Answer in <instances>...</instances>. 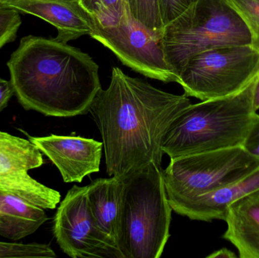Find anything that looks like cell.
<instances>
[{
	"mask_svg": "<svg viewBox=\"0 0 259 258\" xmlns=\"http://www.w3.org/2000/svg\"><path fill=\"white\" fill-rule=\"evenodd\" d=\"M191 105L175 95L112 69L110 84L90 107L103 138L108 175H124L149 163L161 167L162 144L174 120Z\"/></svg>",
	"mask_w": 259,
	"mask_h": 258,
	"instance_id": "cell-1",
	"label": "cell"
},
{
	"mask_svg": "<svg viewBox=\"0 0 259 258\" xmlns=\"http://www.w3.org/2000/svg\"><path fill=\"white\" fill-rule=\"evenodd\" d=\"M7 66L20 104L46 116L84 115L102 89L94 59L55 39L24 36Z\"/></svg>",
	"mask_w": 259,
	"mask_h": 258,
	"instance_id": "cell-2",
	"label": "cell"
},
{
	"mask_svg": "<svg viewBox=\"0 0 259 258\" xmlns=\"http://www.w3.org/2000/svg\"><path fill=\"white\" fill-rule=\"evenodd\" d=\"M121 179L118 250L122 258H159L170 236L173 211L163 170L151 162Z\"/></svg>",
	"mask_w": 259,
	"mask_h": 258,
	"instance_id": "cell-3",
	"label": "cell"
},
{
	"mask_svg": "<svg viewBox=\"0 0 259 258\" xmlns=\"http://www.w3.org/2000/svg\"><path fill=\"white\" fill-rule=\"evenodd\" d=\"M256 77L237 93L186 108L167 129L163 152L171 159L241 146L256 113L252 104Z\"/></svg>",
	"mask_w": 259,
	"mask_h": 258,
	"instance_id": "cell-4",
	"label": "cell"
},
{
	"mask_svg": "<svg viewBox=\"0 0 259 258\" xmlns=\"http://www.w3.org/2000/svg\"><path fill=\"white\" fill-rule=\"evenodd\" d=\"M160 41L166 62L178 77L187 59L197 53L252 45L249 29L228 0H196L164 27Z\"/></svg>",
	"mask_w": 259,
	"mask_h": 258,
	"instance_id": "cell-5",
	"label": "cell"
},
{
	"mask_svg": "<svg viewBox=\"0 0 259 258\" xmlns=\"http://www.w3.org/2000/svg\"><path fill=\"white\" fill-rule=\"evenodd\" d=\"M258 168V159L239 146L171 159L163 178L171 204L229 186Z\"/></svg>",
	"mask_w": 259,
	"mask_h": 258,
	"instance_id": "cell-6",
	"label": "cell"
},
{
	"mask_svg": "<svg viewBox=\"0 0 259 258\" xmlns=\"http://www.w3.org/2000/svg\"><path fill=\"white\" fill-rule=\"evenodd\" d=\"M259 71V53L252 45L219 47L187 59L179 76L185 95L202 101L243 90Z\"/></svg>",
	"mask_w": 259,
	"mask_h": 258,
	"instance_id": "cell-7",
	"label": "cell"
},
{
	"mask_svg": "<svg viewBox=\"0 0 259 258\" xmlns=\"http://www.w3.org/2000/svg\"><path fill=\"white\" fill-rule=\"evenodd\" d=\"M92 38L113 51L123 64L143 75L164 83L179 82V77L166 62L161 37L132 16L128 4L118 24L106 27L98 24Z\"/></svg>",
	"mask_w": 259,
	"mask_h": 258,
	"instance_id": "cell-8",
	"label": "cell"
},
{
	"mask_svg": "<svg viewBox=\"0 0 259 258\" xmlns=\"http://www.w3.org/2000/svg\"><path fill=\"white\" fill-rule=\"evenodd\" d=\"M88 192V186H74L60 203L53 225L56 242L72 258H122L117 245L97 227Z\"/></svg>",
	"mask_w": 259,
	"mask_h": 258,
	"instance_id": "cell-9",
	"label": "cell"
},
{
	"mask_svg": "<svg viewBox=\"0 0 259 258\" xmlns=\"http://www.w3.org/2000/svg\"><path fill=\"white\" fill-rule=\"evenodd\" d=\"M44 165L39 148L30 140L0 131V191L13 194L44 210L60 202L58 191L29 175Z\"/></svg>",
	"mask_w": 259,
	"mask_h": 258,
	"instance_id": "cell-10",
	"label": "cell"
},
{
	"mask_svg": "<svg viewBox=\"0 0 259 258\" xmlns=\"http://www.w3.org/2000/svg\"><path fill=\"white\" fill-rule=\"evenodd\" d=\"M29 140L54 164L65 183H81L86 176L100 171L103 142L57 135L30 136Z\"/></svg>",
	"mask_w": 259,
	"mask_h": 258,
	"instance_id": "cell-11",
	"label": "cell"
},
{
	"mask_svg": "<svg viewBox=\"0 0 259 258\" xmlns=\"http://www.w3.org/2000/svg\"><path fill=\"white\" fill-rule=\"evenodd\" d=\"M0 6L47 21L57 29L55 39L63 43L84 35L92 37L98 27V21L80 0H2Z\"/></svg>",
	"mask_w": 259,
	"mask_h": 258,
	"instance_id": "cell-12",
	"label": "cell"
},
{
	"mask_svg": "<svg viewBox=\"0 0 259 258\" xmlns=\"http://www.w3.org/2000/svg\"><path fill=\"white\" fill-rule=\"evenodd\" d=\"M258 189L259 168L229 186L170 204L173 212L193 221H224L227 210L233 202Z\"/></svg>",
	"mask_w": 259,
	"mask_h": 258,
	"instance_id": "cell-13",
	"label": "cell"
},
{
	"mask_svg": "<svg viewBox=\"0 0 259 258\" xmlns=\"http://www.w3.org/2000/svg\"><path fill=\"white\" fill-rule=\"evenodd\" d=\"M223 238L235 246L240 258H259V189L228 207Z\"/></svg>",
	"mask_w": 259,
	"mask_h": 258,
	"instance_id": "cell-14",
	"label": "cell"
},
{
	"mask_svg": "<svg viewBox=\"0 0 259 258\" xmlns=\"http://www.w3.org/2000/svg\"><path fill=\"white\" fill-rule=\"evenodd\" d=\"M47 220L44 209L0 191V236L17 242L34 233Z\"/></svg>",
	"mask_w": 259,
	"mask_h": 258,
	"instance_id": "cell-15",
	"label": "cell"
},
{
	"mask_svg": "<svg viewBox=\"0 0 259 258\" xmlns=\"http://www.w3.org/2000/svg\"><path fill=\"white\" fill-rule=\"evenodd\" d=\"M121 190V179L118 176L98 178L88 185V201L96 224L116 245Z\"/></svg>",
	"mask_w": 259,
	"mask_h": 258,
	"instance_id": "cell-16",
	"label": "cell"
},
{
	"mask_svg": "<svg viewBox=\"0 0 259 258\" xmlns=\"http://www.w3.org/2000/svg\"><path fill=\"white\" fill-rule=\"evenodd\" d=\"M83 7L103 27L118 24L127 6V0H80Z\"/></svg>",
	"mask_w": 259,
	"mask_h": 258,
	"instance_id": "cell-17",
	"label": "cell"
},
{
	"mask_svg": "<svg viewBox=\"0 0 259 258\" xmlns=\"http://www.w3.org/2000/svg\"><path fill=\"white\" fill-rule=\"evenodd\" d=\"M132 16L154 34L161 37L164 30L158 0H127Z\"/></svg>",
	"mask_w": 259,
	"mask_h": 258,
	"instance_id": "cell-18",
	"label": "cell"
},
{
	"mask_svg": "<svg viewBox=\"0 0 259 258\" xmlns=\"http://www.w3.org/2000/svg\"><path fill=\"white\" fill-rule=\"evenodd\" d=\"M56 257V253L46 244H23L0 242V258Z\"/></svg>",
	"mask_w": 259,
	"mask_h": 258,
	"instance_id": "cell-19",
	"label": "cell"
},
{
	"mask_svg": "<svg viewBox=\"0 0 259 258\" xmlns=\"http://www.w3.org/2000/svg\"><path fill=\"white\" fill-rule=\"evenodd\" d=\"M246 24L252 46L259 53V0H228Z\"/></svg>",
	"mask_w": 259,
	"mask_h": 258,
	"instance_id": "cell-20",
	"label": "cell"
},
{
	"mask_svg": "<svg viewBox=\"0 0 259 258\" xmlns=\"http://www.w3.org/2000/svg\"><path fill=\"white\" fill-rule=\"evenodd\" d=\"M21 24V18L18 11L0 6V49L16 39Z\"/></svg>",
	"mask_w": 259,
	"mask_h": 258,
	"instance_id": "cell-21",
	"label": "cell"
},
{
	"mask_svg": "<svg viewBox=\"0 0 259 258\" xmlns=\"http://www.w3.org/2000/svg\"><path fill=\"white\" fill-rule=\"evenodd\" d=\"M196 0H158L164 27L184 13Z\"/></svg>",
	"mask_w": 259,
	"mask_h": 258,
	"instance_id": "cell-22",
	"label": "cell"
},
{
	"mask_svg": "<svg viewBox=\"0 0 259 258\" xmlns=\"http://www.w3.org/2000/svg\"><path fill=\"white\" fill-rule=\"evenodd\" d=\"M241 147L259 161V115L257 113L252 118Z\"/></svg>",
	"mask_w": 259,
	"mask_h": 258,
	"instance_id": "cell-23",
	"label": "cell"
},
{
	"mask_svg": "<svg viewBox=\"0 0 259 258\" xmlns=\"http://www.w3.org/2000/svg\"><path fill=\"white\" fill-rule=\"evenodd\" d=\"M13 95H15V92L10 80L0 77V112L7 107L8 103Z\"/></svg>",
	"mask_w": 259,
	"mask_h": 258,
	"instance_id": "cell-24",
	"label": "cell"
},
{
	"mask_svg": "<svg viewBox=\"0 0 259 258\" xmlns=\"http://www.w3.org/2000/svg\"><path fill=\"white\" fill-rule=\"evenodd\" d=\"M235 253L233 252L231 250L226 248H222V249L214 251L209 255L207 256V258H236Z\"/></svg>",
	"mask_w": 259,
	"mask_h": 258,
	"instance_id": "cell-25",
	"label": "cell"
},
{
	"mask_svg": "<svg viewBox=\"0 0 259 258\" xmlns=\"http://www.w3.org/2000/svg\"><path fill=\"white\" fill-rule=\"evenodd\" d=\"M252 104H253L254 110L257 112L259 109V71L254 83Z\"/></svg>",
	"mask_w": 259,
	"mask_h": 258,
	"instance_id": "cell-26",
	"label": "cell"
},
{
	"mask_svg": "<svg viewBox=\"0 0 259 258\" xmlns=\"http://www.w3.org/2000/svg\"><path fill=\"white\" fill-rule=\"evenodd\" d=\"M0 1H2V0H0Z\"/></svg>",
	"mask_w": 259,
	"mask_h": 258,
	"instance_id": "cell-27",
	"label": "cell"
}]
</instances>
